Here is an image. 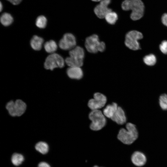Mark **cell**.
I'll list each match as a JSON object with an SVG mask.
<instances>
[{
  "label": "cell",
  "mask_w": 167,
  "mask_h": 167,
  "mask_svg": "<svg viewBox=\"0 0 167 167\" xmlns=\"http://www.w3.org/2000/svg\"><path fill=\"white\" fill-rule=\"evenodd\" d=\"M70 56L65 60V62L69 67H80L83 64L85 53L84 49L79 46H76L69 52Z\"/></svg>",
  "instance_id": "cell-3"
},
{
  "label": "cell",
  "mask_w": 167,
  "mask_h": 167,
  "mask_svg": "<svg viewBox=\"0 0 167 167\" xmlns=\"http://www.w3.org/2000/svg\"><path fill=\"white\" fill-rule=\"evenodd\" d=\"M122 8L124 11H132L130 17L133 20L139 19L143 15L144 6L141 0H125L122 3Z\"/></svg>",
  "instance_id": "cell-1"
},
{
  "label": "cell",
  "mask_w": 167,
  "mask_h": 167,
  "mask_svg": "<svg viewBox=\"0 0 167 167\" xmlns=\"http://www.w3.org/2000/svg\"><path fill=\"white\" fill-rule=\"evenodd\" d=\"M105 18L108 24H114L118 19V16L116 13L111 11L106 15Z\"/></svg>",
  "instance_id": "cell-20"
},
{
  "label": "cell",
  "mask_w": 167,
  "mask_h": 167,
  "mask_svg": "<svg viewBox=\"0 0 167 167\" xmlns=\"http://www.w3.org/2000/svg\"><path fill=\"white\" fill-rule=\"evenodd\" d=\"M0 22L2 25L8 26L12 24L13 19L12 15L9 13L4 12L2 13L0 17Z\"/></svg>",
  "instance_id": "cell-17"
},
{
  "label": "cell",
  "mask_w": 167,
  "mask_h": 167,
  "mask_svg": "<svg viewBox=\"0 0 167 167\" xmlns=\"http://www.w3.org/2000/svg\"><path fill=\"white\" fill-rule=\"evenodd\" d=\"M105 117L100 110H92L89 114V118L91 121L90 125L91 129L97 131L103 128L106 123Z\"/></svg>",
  "instance_id": "cell-4"
},
{
  "label": "cell",
  "mask_w": 167,
  "mask_h": 167,
  "mask_svg": "<svg viewBox=\"0 0 167 167\" xmlns=\"http://www.w3.org/2000/svg\"><path fill=\"white\" fill-rule=\"evenodd\" d=\"M14 5H17L19 4L22 0H7Z\"/></svg>",
  "instance_id": "cell-28"
},
{
  "label": "cell",
  "mask_w": 167,
  "mask_h": 167,
  "mask_svg": "<svg viewBox=\"0 0 167 167\" xmlns=\"http://www.w3.org/2000/svg\"><path fill=\"white\" fill-rule=\"evenodd\" d=\"M85 46L89 52L93 54L99 51L103 52L106 48L105 43L103 41H100L98 36L95 34L86 38Z\"/></svg>",
  "instance_id": "cell-5"
},
{
  "label": "cell",
  "mask_w": 167,
  "mask_h": 167,
  "mask_svg": "<svg viewBox=\"0 0 167 167\" xmlns=\"http://www.w3.org/2000/svg\"><path fill=\"white\" fill-rule=\"evenodd\" d=\"M35 148L37 151L43 154L47 153L49 150V146L47 143L42 141L37 143Z\"/></svg>",
  "instance_id": "cell-19"
},
{
  "label": "cell",
  "mask_w": 167,
  "mask_h": 167,
  "mask_svg": "<svg viewBox=\"0 0 167 167\" xmlns=\"http://www.w3.org/2000/svg\"><path fill=\"white\" fill-rule=\"evenodd\" d=\"M76 41L75 36L72 33H68L64 34L59 41L58 45L63 50H71L75 47Z\"/></svg>",
  "instance_id": "cell-10"
},
{
  "label": "cell",
  "mask_w": 167,
  "mask_h": 167,
  "mask_svg": "<svg viewBox=\"0 0 167 167\" xmlns=\"http://www.w3.org/2000/svg\"><path fill=\"white\" fill-rule=\"evenodd\" d=\"M131 160L132 164L136 167H143L147 164L148 158L145 154L140 151H134L132 154Z\"/></svg>",
  "instance_id": "cell-11"
},
{
  "label": "cell",
  "mask_w": 167,
  "mask_h": 167,
  "mask_svg": "<svg viewBox=\"0 0 167 167\" xmlns=\"http://www.w3.org/2000/svg\"><path fill=\"white\" fill-rule=\"evenodd\" d=\"M3 9V5L2 3L1 2L0 3V11H1Z\"/></svg>",
  "instance_id": "cell-29"
},
{
  "label": "cell",
  "mask_w": 167,
  "mask_h": 167,
  "mask_svg": "<svg viewBox=\"0 0 167 167\" xmlns=\"http://www.w3.org/2000/svg\"><path fill=\"white\" fill-rule=\"evenodd\" d=\"M161 21L163 24L167 27V13H165L162 15Z\"/></svg>",
  "instance_id": "cell-26"
},
{
  "label": "cell",
  "mask_w": 167,
  "mask_h": 167,
  "mask_svg": "<svg viewBox=\"0 0 167 167\" xmlns=\"http://www.w3.org/2000/svg\"><path fill=\"white\" fill-rule=\"evenodd\" d=\"M159 104L163 110H167V94H162L159 98Z\"/></svg>",
  "instance_id": "cell-24"
},
{
  "label": "cell",
  "mask_w": 167,
  "mask_h": 167,
  "mask_svg": "<svg viewBox=\"0 0 167 167\" xmlns=\"http://www.w3.org/2000/svg\"><path fill=\"white\" fill-rule=\"evenodd\" d=\"M118 106L115 102L107 105L104 109L103 113L105 116L111 118L116 111Z\"/></svg>",
  "instance_id": "cell-15"
},
{
  "label": "cell",
  "mask_w": 167,
  "mask_h": 167,
  "mask_svg": "<svg viewBox=\"0 0 167 167\" xmlns=\"http://www.w3.org/2000/svg\"><path fill=\"white\" fill-rule=\"evenodd\" d=\"M126 128L119 130L117 138L121 142L126 145H131L135 142L139 137V133L135 126L130 122L126 125Z\"/></svg>",
  "instance_id": "cell-2"
},
{
  "label": "cell",
  "mask_w": 167,
  "mask_h": 167,
  "mask_svg": "<svg viewBox=\"0 0 167 167\" xmlns=\"http://www.w3.org/2000/svg\"><path fill=\"white\" fill-rule=\"evenodd\" d=\"M143 61L147 65L150 66L154 65L156 62V58L153 54H150L145 56Z\"/></svg>",
  "instance_id": "cell-23"
},
{
  "label": "cell",
  "mask_w": 167,
  "mask_h": 167,
  "mask_svg": "<svg viewBox=\"0 0 167 167\" xmlns=\"http://www.w3.org/2000/svg\"><path fill=\"white\" fill-rule=\"evenodd\" d=\"M38 167H51L50 165L47 163L45 162H41L40 163Z\"/></svg>",
  "instance_id": "cell-27"
},
{
  "label": "cell",
  "mask_w": 167,
  "mask_h": 167,
  "mask_svg": "<svg viewBox=\"0 0 167 167\" xmlns=\"http://www.w3.org/2000/svg\"><path fill=\"white\" fill-rule=\"evenodd\" d=\"M111 119L119 125H122L126 123V118L125 113L122 108L118 106L116 111Z\"/></svg>",
  "instance_id": "cell-13"
},
{
  "label": "cell",
  "mask_w": 167,
  "mask_h": 167,
  "mask_svg": "<svg viewBox=\"0 0 167 167\" xmlns=\"http://www.w3.org/2000/svg\"><path fill=\"white\" fill-rule=\"evenodd\" d=\"M44 40L42 37L36 35L34 36L31 39L30 44L31 47L34 50H40L42 48Z\"/></svg>",
  "instance_id": "cell-16"
},
{
  "label": "cell",
  "mask_w": 167,
  "mask_h": 167,
  "mask_svg": "<svg viewBox=\"0 0 167 167\" xmlns=\"http://www.w3.org/2000/svg\"><path fill=\"white\" fill-rule=\"evenodd\" d=\"M92 0L93 1H95V2H98V1H101L102 0Z\"/></svg>",
  "instance_id": "cell-30"
},
{
  "label": "cell",
  "mask_w": 167,
  "mask_h": 167,
  "mask_svg": "<svg viewBox=\"0 0 167 167\" xmlns=\"http://www.w3.org/2000/svg\"><path fill=\"white\" fill-rule=\"evenodd\" d=\"M111 0H102L100 4L94 9V12L96 16L100 19L105 18L106 15L112 10L108 7Z\"/></svg>",
  "instance_id": "cell-12"
},
{
  "label": "cell",
  "mask_w": 167,
  "mask_h": 167,
  "mask_svg": "<svg viewBox=\"0 0 167 167\" xmlns=\"http://www.w3.org/2000/svg\"><path fill=\"white\" fill-rule=\"evenodd\" d=\"M47 19L44 16L41 15L38 16L36 21V25L40 28H45L47 25Z\"/></svg>",
  "instance_id": "cell-22"
},
{
  "label": "cell",
  "mask_w": 167,
  "mask_h": 167,
  "mask_svg": "<svg viewBox=\"0 0 167 167\" xmlns=\"http://www.w3.org/2000/svg\"><path fill=\"white\" fill-rule=\"evenodd\" d=\"M65 62V61L62 56L58 54L54 53L46 58L44 66L46 69L53 70L55 68L63 67Z\"/></svg>",
  "instance_id": "cell-7"
},
{
  "label": "cell",
  "mask_w": 167,
  "mask_h": 167,
  "mask_svg": "<svg viewBox=\"0 0 167 167\" xmlns=\"http://www.w3.org/2000/svg\"><path fill=\"white\" fill-rule=\"evenodd\" d=\"M57 45L54 40H51L46 42L44 45L45 51L49 53L53 54L56 51L57 49Z\"/></svg>",
  "instance_id": "cell-18"
},
{
  "label": "cell",
  "mask_w": 167,
  "mask_h": 167,
  "mask_svg": "<svg viewBox=\"0 0 167 167\" xmlns=\"http://www.w3.org/2000/svg\"><path fill=\"white\" fill-rule=\"evenodd\" d=\"M68 76L73 79H80L83 76V72L79 67H69L66 71Z\"/></svg>",
  "instance_id": "cell-14"
},
{
  "label": "cell",
  "mask_w": 167,
  "mask_h": 167,
  "mask_svg": "<svg viewBox=\"0 0 167 167\" xmlns=\"http://www.w3.org/2000/svg\"><path fill=\"white\" fill-rule=\"evenodd\" d=\"M143 37V34L139 31L136 30L129 31L126 35L125 44L128 48L131 49H140V46L138 40Z\"/></svg>",
  "instance_id": "cell-6"
},
{
  "label": "cell",
  "mask_w": 167,
  "mask_h": 167,
  "mask_svg": "<svg viewBox=\"0 0 167 167\" xmlns=\"http://www.w3.org/2000/svg\"><path fill=\"white\" fill-rule=\"evenodd\" d=\"M93 167H100L97 165H95Z\"/></svg>",
  "instance_id": "cell-31"
},
{
  "label": "cell",
  "mask_w": 167,
  "mask_h": 167,
  "mask_svg": "<svg viewBox=\"0 0 167 167\" xmlns=\"http://www.w3.org/2000/svg\"><path fill=\"white\" fill-rule=\"evenodd\" d=\"M107 101V98L105 95L96 92L94 94L93 98L88 101V105L92 110H99L105 106Z\"/></svg>",
  "instance_id": "cell-9"
},
{
  "label": "cell",
  "mask_w": 167,
  "mask_h": 167,
  "mask_svg": "<svg viewBox=\"0 0 167 167\" xmlns=\"http://www.w3.org/2000/svg\"><path fill=\"white\" fill-rule=\"evenodd\" d=\"M6 108L11 115L19 116L25 112L26 105L22 101L17 100L15 101H11L7 103Z\"/></svg>",
  "instance_id": "cell-8"
},
{
  "label": "cell",
  "mask_w": 167,
  "mask_h": 167,
  "mask_svg": "<svg viewBox=\"0 0 167 167\" xmlns=\"http://www.w3.org/2000/svg\"><path fill=\"white\" fill-rule=\"evenodd\" d=\"M159 48L163 53L167 54V41H163L160 45Z\"/></svg>",
  "instance_id": "cell-25"
},
{
  "label": "cell",
  "mask_w": 167,
  "mask_h": 167,
  "mask_svg": "<svg viewBox=\"0 0 167 167\" xmlns=\"http://www.w3.org/2000/svg\"><path fill=\"white\" fill-rule=\"evenodd\" d=\"M24 160V158L21 154L15 153L13 154L11 158V161L12 164L15 166L20 165Z\"/></svg>",
  "instance_id": "cell-21"
}]
</instances>
